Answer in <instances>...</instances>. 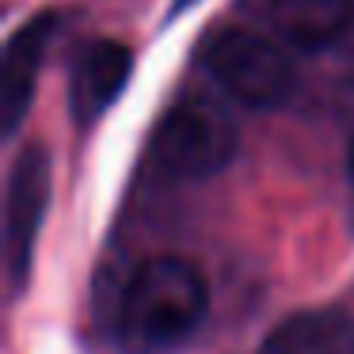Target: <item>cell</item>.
I'll use <instances>...</instances> for the list:
<instances>
[{
    "label": "cell",
    "instance_id": "1",
    "mask_svg": "<svg viewBox=\"0 0 354 354\" xmlns=\"http://www.w3.org/2000/svg\"><path fill=\"white\" fill-rule=\"evenodd\" d=\"M209 305L206 278L179 255H156L130 274L118 305V335L138 354H160L183 343Z\"/></svg>",
    "mask_w": 354,
    "mask_h": 354
},
{
    "label": "cell",
    "instance_id": "2",
    "mask_svg": "<svg viewBox=\"0 0 354 354\" xmlns=\"http://www.w3.org/2000/svg\"><path fill=\"white\" fill-rule=\"evenodd\" d=\"M198 62L221 92L252 111H274L290 103L297 88L293 62L270 39L244 27H214L198 50Z\"/></svg>",
    "mask_w": 354,
    "mask_h": 354
},
{
    "label": "cell",
    "instance_id": "3",
    "mask_svg": "<svg viewBox=\"0 0 354 354\" xmlns=\"http://www.w3.org/2000/svg\"><path fill=\"white\" fill-rule=\"evenodd\" d=\"M236 153V126L221 103L206 95L176 100L153 130V164L168 179H209L229 168Z\"/></svg>",
    "mask_w": 354,
    "mask_h": 354
},
{
    "label": "cell",
    "instance_id": "4",
    "mask_svg": "<svg viewBox=\"0 0 354 354\" xmlns=\"http://www.w3.org/2000/svg\"><path fill=\"white\" fill-rule=\"evenodd\" d=\"M46 206H50V153L46 145L31 141L12 164L8 206H4V217H8L4 221V267H8L12 293H19L31 278Z\"/></svg>",
    "mask_w": 354,
    "mask_h": 354
},
{
    "label": "cell",
    "instance_id": "5",
    "mask_svg": "<svg viewBox=\"0 0 354 354\" xmlns=\"http://www.w3.org/2000/svg\"><path fill=\"white\" fill-rule=\"evenodd\" d=\"M133 73V54L130 46L115 39L88 42L69 69V111L77 126H92L115 107L122 88L130 84Z\"/></svg>",
    "mask_w": 354,
    "mask_h": 354
},
{
    "label": "cell",
    "instance_id": "6",
    "mask_svg": "<svg viewBox=\"0 0 354 354\" xmlns=\"http://www.w3.org/2000/svg\"><path fill=\"white\" fill-rule=\"evenodd\" d=\"M57 31V16L54 12H42V16L27 19L16 35L8 39V50H4V80H0V130L16 133L24 115L31 111V95L35 84H39V69L42 57H46V46Z\"/></svg>",
    "mask_w": 354,
    "mask_h": 354
},
{
    "label": "cell",
    "instance_id": "7",
    "mask_svg": "<svg viewBox=\"0 0 354 354\" xmlns=\"http://www.w3.org/2000/svg\"><path fill=\"white\" fill-rule=\"evenodd\" d=\"M278 39L297 50H328L354 27V0H263Z\"/></svg>",
    "mask_w": 354,
    "mask_h": 354
},
{
    "label": "cell",
    "instance_id": "8",
    "mask_svg": "<svg viewBox=\"0 0 354 354\" xmlns=\"http://www.w3.org/2000/svg\"><path fill=\"white\" fill-rule=\"evenodd\" d=\"M351 328L335 308H316L282 320L263 343V354H343Z\"/></svg>",
    "mask_w": 354,
    "mask_h": 354
},
{
    "label": "cell",
    "instance_id": "9",
    "mask_svg": "<svg viewBox=\"0 0 354 354\" xmlns=\"http://www.w3.org/2000/svg\"><path fill=\"white\" fill-rule=\"evenodd\" d=\"M198 0H171V8H168V16H183L187 8H194Z\"/></svg>",
    "mask_w": 354,
    "mask_h": 354
},
{
    "label": "cell",
    "instance_id": "10",
    "mask_svg": "<svg viewBox=\"0 0 354 354\" xmlns=\"http://www.w3.org/2000/svg\"><path fill=\"white\" fill-rule=\"evenodd\" d=\"M346 168H351V183H354V145H351V156H346Z\"/></svg>",
    "mask_w": 354,
    "mask_h": 354
},
{
    "label": "cell",
    "instance_id": "11",
    "mask_svg": "<svg viewBox=\"0 0 354 354\" xmlns=\"http://www.w3.org/2000/svg\"><path fill=\"white\" fill-rule=\"evenodd\" d=\"M351 31H354V27H351Z\"/></svg>",
    "mask_w": 354,
    "mask_h": 354
}]
</instances>
